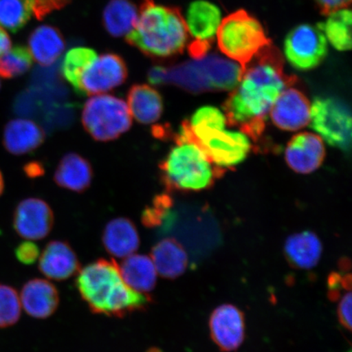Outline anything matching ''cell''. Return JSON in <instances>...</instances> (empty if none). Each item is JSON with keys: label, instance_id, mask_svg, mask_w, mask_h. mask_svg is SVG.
Masks as SVG:
<instances>
[{"label": "cell", "instance_id": "6da1fadb", "mask_svg": "<svg viewBox=\"0 0 352 352\" xmlns=\"http://www.w3.org/2000/svg\"><path fill=\"white\" fill-rule=\"evenodd\" d=\"M292 82L284 72L283 57L270 44L244 66L239 85L223 105L228 123L258 138L272 105Z\"/></svg>", "mask_w": 352, "mask_h": 352}, {"label": "cell", "instance_id": "7a4b0ae2", "mask_svg": "<svg viewBox=\"0 0 352 352\" xmlns=\"http://www.w3.org/2000/svg\"><path fill=\"white\" fill-rule=\"evenodd\" d=\"M76 287L92 314L123 318L151 306L149 294L135 292L122 280L114 259L99 258L78 272Z\"/></svg>", "mask_w": 352, "mask_h": 352}, {"label": "cell", "instance_id": "3957f363", "mask_svg": "<svg viewBox=\"0 0 352 352\" xmlns=\"http://www.w3.org/2000/svg\"><path fill=\"white\" fill-rule=\"evenodd\" d=\"M188 41L186 20L179 8L142 0L138 22L126 41L152 58L166 59L184 50Z\"/></svg>", "mask_w": 352, "mask_h": 352}, {"label": "cell", "instance_id": "277c9868", "mask_svg": "<svg viewBox=\"0 0 352 352\" xmlns=\"http://www.w3.org/2000/svg\"><path fill=\"white\" fill-rule=\"evenodd\" d=\"M162 182L167 189L199 191L209 188L220 169L193 139L188 122H184L175 145L160 165Z\"/></svg>", "mask_w": 352, "mask_h": 352}, {"label": "cell", "instance_id": "5b68a950", "mask_svg": "<svg viewBox=\"0 0 352 352\" xmlns=\"http://www.w3.org/2000/svg\"><path fill=\"white\" fill-rule=\"evenodd\" d=\"M243 67L219 54H206L173 67H165V85H174L192 94L234 89Z\"/></svg>", "mask_w": 352, "mask_h": 352}, {"label": "cell", "instance_id": "8992f818", "mask_svg": "<svg viewBox=\"0 0 352 352\" xmlns=\"http://www.w3.org/2000/svg\"><path fill=\"white\" fill-rule=\"evenodd\" d=\"M217 39L222 54L242 67L271 44L261 22L241 10L223 19Z\"/></svg>", "mask_w": 352, "mask_h": 352}, {"label": "cell", "instance_id": "52a82bcc", "mask_svg": "<svg viewBox=\"0 0 352 352\" xmlns=\"http://www.w3.org/2000/svg\"><path fill=\"white\" fill-rule=\"evenodd\" d=\"M131 117L124 100L111 95H100L86 101L82 122L92 138L107 142L120 138L131 129Z\"/></svg>", "mask_w": 352, "mask_h": 352}, {"label": "cell", "instance_id": "ba28073f", "mask_svg": "<svg viewBox=\"0 0 352 352\" xmlns=\"http://www.w3.org/2000/svg\"><path fill=\"white\" fill-rule=\"evenodd\" d=\"M188 126L193 139L220 170L241 164L252 149L249 135L242 131L227 130L226 126Z\"/></svg>", "mask_w": 352, "mask_h": 352}, {"label": "cell", "instance_id": "9c48e42d", "mask_svg": "<svg viewBox=\"0 0 352 352\" xmlns=\"http://www.w3.org/2000/svg\"><path fill=\"white\" fill-rule=\"evenodd\" d=\"M311 129L330 146L349 152L351 146V109L336 98H316L311 104Z\"/></svg>", "mask_w": 352, "mask_h": 352}, {"label": "cell", "instance_id": "30bf717a", "mask_svg": "<svg viewBox=\"0 0 352 352\" xmlns=\"http://www.w3.org/2000/svg\"><path fill=\"white\" fill-rule=\"evenodd\" d=\"M328 54V41L318 25L302 24L290 30L284 42V55L300 72L318 67Z\"/></svg>", "mask_w": 352, "mask_h": 352}, {"label": "cell", "instance_id": "8fae6325", "mask_svg": "<svg viewBox=\"0 0 352 352\" xmlns=\"http://www.w3.org/2000/svg\"><path fill=\"white\" fill-rule=\"evenodd\" d=\"M184 20L188 35L193 39L189 54L193 58L208 54L223 21L219 8L206 0H197L189 6Z\"/></svg>", "mask_w": 352, "mask_h": 352}, {"label": "cell", "instance_id": "7c38bea8", "mask_svg": "<svg viewBox=\"0 0 352 352\" xmlns=\"http://www.w3.org/2000/svg\"><path fill=\"white\" fill-rule=\"evenodd\" d=\"M127 74L126 65L120 55L105 54L98 56L82 74L78 95H96L111 91L125 82Z\"/></svg>", "mask_w": 352, "mask_h": 352}, {"label": "cell", "instance_id": "4fadbf2b", "mask_svg": "<svg viewBox=\"0 0 352 352\" xmlns=\"http://www.w3.org/2000/svg\"><path fill=\"white\" fill-rule=\"evenodd\" d=\"M54 224L51 206L39 198H28L17 205L13 215V228L28 241H38L50 235Z\"/></svg>", "mask_w": 352, "mask_h": 352}, {"label": "cell", "instance_id": "5bb4252c", "mask_svg": "<svg viewBox=\"0 0 352 352\" xmlns=\"http://www.w3.org/2000/svg\"><path fill=\"white\" fill-rule=\"evenodd\" d=\"M209 328L210 337L220 350L235 351L245 340L243 311L232 305L219 306L210 316Z\"/></svg>", "mask_w": 352, "mask_h": 352}, {"label": "cell", "instance_id": "9a60e30c", "mask_svg": "<svg viewBox=\"0 0 352 352\" xmlns=\"http://www.w3.org/2000/svg\"><path fill=\"white\" fill-rule=\"evenodd\" d=\"M270 116L279 129L296 131L309 124L311 104L301 91L289 86L272 105Z\"/></svg>", "mask_w": 352, "mask_h": 352}, {"label": "cell", "instance_id": "2e32d148", "mask_svg": "<svg viewBox=\"0 0 352 352\" xmlns=\"http://www.w3.org/2000/svg\"><path fill=\"white\" fill-rule=\"evenodd\" d=\"M324 157L323 140L311 132H302L294 135L285 151L288 166L299 174H310L318 170Z\"/></svg>", "mask_w": 352, "mask_h": 352}, {"label": "cell", "instance_id": "e0dca14e", "mask_svg": "<svg viewBox=\"0 0 352 352\" xmlns=\"http://www.w3.org/2000/svg\"><path fill=\"white\" fill-rule=\"evenodd\" d=\"M38 270L51 280L63 281L78 274L80 262L67 241L48 242L39 258Z\"/></svg>", "mask_w": 352, "mask_h": 352}, {"label": "cell", "instance_id": "ac0fdd59", "mask_svg": "<svg viewBox=\"0 0 352 352\" xmlns=\"http://www.w3.org/2000/svg\"><path fill=\"white\" fill-rule=\"evenodd\" d=\"M21 307L35 319H47L59 307L60 294L56 286L45 279L34 278L26 283L21 292Z\"/></svg>", "mask_w": 352, "mask_h": 352}, {"label": "cell", "instance_id": "d6986e66", "mask_svg": "<svg viewBox=\"0 0 352 352\" xmlns=\"http://www.w3.org/2000/svg\"><path fill=\"white\" fill-rule=\"evenodd\" d=\"M101 241L107 253L120 258L134 254L140 245L135 224L124 217L110 220L104 228Z\"/></svg>", "mask_w": 352, "mask_h": 352}, {"label": "cell", "instance_id": "ffe728a7", "mask_svg": "<svg viewBox=\"0 0 352 352\" xmlns=\"http://www.w3.org/2000/svg\"><path fill=\"white\" fill-rule=\"evenodd\" d=\"M151 258L162 278L175 280L187 270L188 258L186 249L177 240L167 237L151 250Z\"/></svg>", "mask_w": 352, "mask_h": 352}, {"label": "cell", "instance_id": "44dd1931", "mask_svg": "<svg viewBox=\"0 0 352 352\" xmlns=\"http://www.w3.org/2000/svg\"><path fill=\"white\" fill-rule=\"evenodd\" d=\"M45 134L36 123L16 118L8 123L3 131V145L15 155L32 153L43 143Z\"/></svg>", "mask_w": 352, "mask_h": 352}, {"label": "cell", "instance_id": "7402d4cb", "mask_svg": "<svg viewBox=\"0 0 352 352\" xmlns=\"http://www.w3.org/2000/svg\"><path fill=\"white\" fill-rule=\"evenodd\" d=\"M286 261L296 270H311L318 265L322 244L314 232L305 231L289 236L284 245Z\"/></svg>", "mask_w": 352, "mask_h": 352}, {"label": "cell", "instance_id": "603a6c76", "mask_svg": "<svg viewBox=\"0 0 352 352\" xmlns=\"http://www.w3.org/2000/svg\"><path fill=\"white\" fill-rule=\"evenodd\" d=\"M92 177L94 170L90 162L76 153L65 154L61 158L54 175L57 186L77 192L89 188Z\"/></svg>", "mask_w": 352, "mask_h": 352}, {"label": "cell", "instance_id": "cb8c5ba5", "mask_svg": "<svg viewBox=\"0 0 352 352\" xmlns=\"http://www.w3.org/2000/svg\"><path fill=\"white\" fill-rule=\"evenodd\" d=\"M127 107L131 116L142 124L157 122L164 112V100L155 88L147 85H135L127 94Z\"/></svg>", "mask_w": 352, "mask_h": 352}, {"label": "cell", "instance_id": "d4e9b609", "mask_svg": "<svg viewBox=\"0 0 352 352\" xmlns=\"http://www.w3.org/2000/svg\"><path fill=\"white\" fill-rule=\"evenodd\" d=\"M118 267L122 280L135 292L149 294L155 288L157 272L147 255L132 254Z\"/></svg>", "mask_w": 352, "mask_h": 352}, {"label": "cell", "instance_id": "484cf974", "mask_svg": "<svg viewBox=\"0 0 352 352\" xmlns=\"http://www.w3.org/2000/svg\"><path fill=\"white\" fill-rule=\"evenodd\" d=\"M29 50L39 65H54L63 55L65 43L63 34L54 26L41 25L29 37Z\"/></svg>", "mask_w": 352, "mask_h": 352}, {"label": "cell", "instance_id": "4316f807", "mask_svg": "<svg viewBox=\"0 0 352 352\" xmlns=\"http://www.w3.org/2000/svg\"><path fill=\"white\" fill-rule=\"evenodd\" d=\"M139 11L129 0H110L103 12L105 30L113 37L129 34L138 22Z\"/></svg>", "mask_w": 352, "mask_h": 352}, {"label": "cell", "instance_id": "83f0119b", "mask_svg": "<svg viewBox=\"0 0 352 352\" xmlns=\"http://www.w3.org/2000/svg\"><path fill=\"white\" fill-rule=\"evenodd\" d=\"M352 13L349 8L329 12L327 19L319 24L325 38L336 50L349 51L351 47Z\"/></svg>", "mask_w": 352, "mask_h": 352}, {"label": "cell", "instance_id": "f1b7e54d", "mask_svg": "<svg viewBox=\"0 0 352 352\" xmlns=\"http://www.w3.org/2000/svg\"><path fill=\"white\" fill-rule=\"evenodd\" d=\"M34 0H0V26L19 32L34 14Z\"/></svg>", "mask_w": 352, "mask_h": 352}, {"label": "cell", "instance_id": "f546056e", "mask_svg": "<svg viewBox=\"0 0 352 352\" xmlns=\"http://www.w3.org/2000/svg\"><path fill=\"white\" fill-rule=\"evenodd\" d=\"M98 56L94 50L85 47H74L66 54L61 72L77 94L82 74Z\"/></svg>", "mask_w": 352, "mask_h": 352}, {"label": "cell", "instance_id": "4dcf8cb0", "mask_svg": "<svg viewBox=\"0 0 352 352\" xmlns=\"http://www.w3.org/2000/svg\"><path fill=\"white\" fill-rule=\"evenodd\" d=\"M33 57L28 47L16 45L0 56V77L12 78L22 76L32 67Z\"/></svg>", "mask_w": 352, "mask_h": 352}, {"label": "cell", "instance_id": "1f68e13d", "mask_svg": "<svg viewBox=\"0 0 352 352\" xmlns=\"http://www.w3.org/2000/svg\"><path fill=\"white\" fill-rule=\"evenodd\" d=\"M21 315L19 294L12 286L0 284V328L14 325Z\"/></svg>", "mask_w": 352, "mask_h": 352}, {"label": "cell", "instance_id": "d6a6232c", "mask_svg": "<svg viewBox=\"0 0 352 352\" xmlns=\"http://www.w3.org/2000/svg\"><path fill=\"white\" fill-rule=\"evenodd\" d=\"M171 200L167 195H158L154 198L153 204L143 210L142 222L147 228H156L164 223L171 206Z\"/></svg>", "mask_w": 352, "mask_h": 352}, {"label": "cell", "instance_id": "836d02e7", "mask_svg": "<svg viewBox=\"0 0 352 352\" xmlns=\"http://www.w3.org/2000/svg\"><path fill=\"white\" fill-rule=\"evenodd\" d=\"M15 255L20 263L32 265L41 256L38 246L32 241L21 242L15 250Z\"/></svg>", "mask_w": 352, "mask_h": 352}, {"label": "cell", "instance_id": "e575fe53", "mask_svg": "<svg viewBox=\"0 0 352 352\" xmlns=\"http://www.w3.org/2000/svg\"><path fill=\"white\" fill-rule=\"evenodd\" d=\"M338 320L340 324L349 331L351 330V294L349 292L341 298L338 308Z\"/></svg>", "mask_w": 352, "mask_h": 352}, {"label": "cell", "instance_id": "d590c367", "mask_svg": "<svg viewBox=\"0 0 352 352\" xmlns=\"http://www.w3.org/2000/svg\"><path fill=\"white\" fill-rule=\"evenodd\" d=\"M314 2L320 8L321 12L327 15L329 12L340 8H349L351 0H314Z\"/></svg>", "mask_w": 352, "mask_h": 352}, {"label": "cell", "instance_id": "8d00e7d4", "mask_svg": "<svg viewBox=\"0 0 352 352\" xmlns=\"http://www.w3.org/2000/svg\"><path fill=\"white\" fill-rule=\"evenodd\" d=\"M342 276L338 272H333L328 278L329 292L328 296L330 300L336 301L340 298L342 287Z\"/></svg>", "mask_w": 352, "mask_h": 352}, {"label": "cell", "instance_id": "74e56055", "mask_svg": "<svg viewBox=\"0 0 352 352\" xmlns=\"http://www.w3.org/2000/svg\"><path fill=\"white\" fill-rule=\"evenodd\" d=\"M12 46L11 39L8 34L0 28V56L10 50Z\"/></svg>", "mask_w": 352, "mask_h": 352}, {"label": "cell", "instance_id": "f35d334b", "mask_svg": "<svg viewBox=\"0 0 352 352\" xmlns=\"http://www.w3.org/2000/svg\"><path fill=\"white\" fill-rule=\"evenodd\" d=\"M340 268L343 272H347L350 270L351 268V261L350 259L347 258H342L340 261Z\"/></svg>", "mask_w": 352, "mask_h": 352}, {"label": "cell", "instance_id": "ab89813d", "mask_svg": "<svg viewBox=\"0 0 352 352\" xmlns=\"http://www.w3.org/2000/svg\"><path fill=\"white\" fill-rule=\"evenodd\" d=\"M145 352H164V351H162V350L160 349V347L152 346V347H149V349Z\"/></svg>", "mask_w": 352, "mask_h": 352}, {"label": "cell", "instance_id": "60d3db41", "mask_svg": "<svg viewBox=\"0 0 352 352\" xmlns=\"http://www.w3.org/2000/svg\"><path fill=\"white\" fill-rule=\"evenodd\" d=\"M3 190V179L1 173H0V195H2Z\"/></svg>", "mask_w": 352, "mask_h": 352}, {"label": "cell", "instance_id": "b9f144b4", "mask_svg": "<svg viewBox=\"0 0 352 352\" xmlns=\"http://www.w3.org/2000/svg\"><path fill=\"white\" fill-rule=\"evenodd\" d=\"M0 87H1V82H0Z\"/></svg>", "mask_w": 352, "mask_h": 352}]
</instances>
